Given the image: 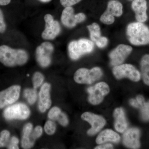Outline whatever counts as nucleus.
<instances>
[{
    "label": "nucleus",
    "mask_w": 149,
    "mask_h": 149,
    "mask_svg": "<svg viewBox=\"0 0 149 149\" xmlns=\"http://www.w3.org/2000/svg\"><path fill=\"white\" fill-rule=\"evenodd\" d=\"M28 59V54L24 50L13 49L6 45L0 46V62L5 66L23 65Z\"/></svg>",
    "instance_id": "f257e3e1"
},
{
    "label": "nucleus",
    "mask_w": 149,
    "mask_h": 149,
    "mask_svg": "<svg viewBox=\"0 0 149 149\" xmlns=\"http://www.w3.org/2000/svg\"><path fill=\"white\" fill-rule=\"evenodd\" d=\"M126 35L130 44L134 46L149 44V28L143 22H132L126 28Z\"/></svg>",
    "instance_id": "f03ea898"
},
{
    "label": "nucleus",
    "mask_w": 149,
    "mask_h": 149,
    "mask_svg": "<svg viewBox=\"0 0 149 149\" xmlns=\"http://www.w3.org/2000/svg\"><path fill=\"white\" fill-rule=\"evenodd\" d=\"M95 45L93 41L85 38L71 41L68 46L70 57L73 60H76L86 54L91 53Z\"/></svg>",
    "instance_id": "7ed1b4c3"
},
{
    "label": "nucleus",
    "mask_w": 149,
    "mask_h": 149,
    "mask_svg": "<svg viewBox=\"0 0 149 149\" xmlns=\"http://www.w3.org/2000/svg\"><path fill=\"white\" fill-rule=\"evenodd\" d=\"M102 74V69L97 67L90 70L80 68L74 73V79L78 84H91L99 80Z\"/></svg>",
    "instance_id": "20e7f679"
},
{
    "label": "nucleus",
    "mask_w": 149,
    "mask_h": 149,
    "mask_svg": "<svg viewBox=\"0 0 149 149\" xmlns=\"http://www.w3.org/2000/svg\"><path fill=\"white\" fill-rule=\"evenodd\" d=\"M113 73L118 80L127 77L134 82H138L141 78V74L135 67L130 64H121L113 67Z\"/></svg>",
    "instance_id": "39448f33"
},
{
    "label": "nucleus",
    "mask_w": 149,
    "mask_h": 149,
    "mask_svg": "<svg viewBox=\"0 0 149 149\" xmlns=\"http://www.w3.org/2000/svg\"><path fill=\"white\" fill-rule=\"evenodd\" d=\"M89 93L88 101L94 105L99 104L103 100L105 96L110 92L109 86L105 82H100L87 89Z\"/></svg>",
    "instance_id": "423d86ee"
},
{
    "label": "nucleus",
    "mask_w": 149,
    "mask_h": 149,
    "mask_svg": "<svg viewBox=\"0 0 149 149\" xmlns=\"http://www.w3.org/2000/svg\"><path fill=\"white\" fill-rule=\"evenodd\" d=\"M30 113V110L27 105L24 104L17 103L6 108L3 112V116L7 120H24L29 117Z\"/></svg>",
    "instance_id": "0eeeda50"
},
{
    "label": "nucleus",
    "mask_w": 149,
    "mask_h": 149,
    "mask_svg": "<svg viewBox=\"0 0 149 149\" xmlns=\"http://www.w3.org/2000/svg\"><path fill=\"white\" fill-rule=\"evenodd\" d=\"M54 49L52 44L48 42H44L37 47L36 50V57L41 66L47 67L50 64Z\"/></svg>",
    "instance_id": "6e6552de"
},
{
    "label": "nucleus",
    "mask_w": 149,
    "mask_h": 149,
    "mask_svg": "<svg viewBox=\"0 0 149 149\" xmlns=\"http://www.w3.org/2000/svg\"><path fill=\"white\" fill-rule=\"evenodd\" d=\"M133 51V48L128 45L120 44L110 52L109 57L110 64L115 66L122 64Z\"/></svg>",
    "instance_id": "1a4fd4ad"
},
{
    "label": "nucleus",
    "mask_w": 149,
    "mask_h": 149,
    "mask_svg": "<svg viewBox=\"0 0 149 149\" xmlns=\"http://www.w3.org/2000/svg\"><path fill=\"white\" fill-rule=\"evenodd\" d=\"M81 118L91 124L92 127L87 132L90 136H94L100 132L106 123L105 119L102 116L89 112L83 113Z\"/></svg>",
    "instance_id": "9d476101"
},
{
    "label": "nucleus",
    "mask_w": 149,
    "mask_h": 149,
    "mask_svg": "<svg viewBox=\"0 0 149 149\" xmlns=\"http://www.w3.org/2000/svg\"><path fill=\"white\" fill-rule=\"evenodd\" d=\"M45 28L42 33V37L45 40H52L59 35L61 30L58 22L54 20L51 14L45 16Z\"/></svg>",
    "instance_id": "9b49d317"
},
{
    "label": "nucleus",
    "mask_w": 149,
    "mask_h": 149,
    "mask_svg": "<svg viewBox=\"0 0 149 149\" xmlns=\"http://www.w3.org/2000/svg\"><path fill=\"white\" fill-rule=\"evenodd\" d=\"M21 87L13 85L0 92V109L15 102L19 97Z\"/></svg>",
    "instance_id": "f8f14e48"
},
{
    "label": "nucleus",
    "mask_w": 149,
    "mask_h": 149,
    "mask_svg": "<svg viewBox=\"0 0 149 149\" xmlns=\"http://www.w3.org/2000/svg\"><path fill=\"white\" fill-rule=\"evenodd\" d=\"M123 136V144L130 149H139L140 147V131L137 128H130L125 131Z\"/></svg>",
    "instance_id": "ddd939ff"
},
{
    "label": "nucleus",
    "mask_w": 149,
    "mask_h": 149,
    "mask_svg": "<svg viewBox=\"0 0 149 149\" xmlns=\"http://www.w3.org/2000/svg\"><path fill=\"white\" fill-rule=\"evenodd\" d=\"M50 84L45 83L40 89L38 107L40 111L42 112H44L49 109L52 105V100L50 95Z\"/></svg>",
    "instance_id": "4468645a"
},
{
    "label": "nucleus",
    "mask_w": 149,
    "mask_h": 149,
    "mask_svg": "<svg viewBox=\"0 0 149 149\" xmlns=\"http://www.w3.org/2000/svg\"><path fill=\"white\" fill-rule=\"evenodd\" d=\"M131 7L135 13L137 21L144 22L148 19L147 3L146 0H133Z\"/></svg>",
    "instance_id": "2eb2a0df"
},
{
    "label": "nucleus",
    "mask_w": 149,
    "mask_h": 149,
    "mask_svg": "<svg viewBox=\"0 0 149 149\" xmlns=\"http://www.w3.org/2000/svg\"><path fill=\"white\" fill-rule=\"evenodd\" d=\"M113 116L116 130L120 133H124L128 127L124 110L121 108L116 109L113 112Z\"/></svg>",
    "instance_id": "dca6fc26"
},
{
    "label": "nucleus",
    "mask_w": 149,
    "mask_h": 149,
    "mask_svg": "<svg viewBox=\"0 0 149 149\" xmlns=\"http://www.w3.org/2000/svg\"><path fill=\"white\" fill-rule=\"evenodd\" d=\"M61 21L62 24L68 28H73L76 26L77 23L73 8L67 7L64 9L62 13Z\"/></svg>",
    "instance_id": "f3484780"
},
{
    "label": "nucleus",
    "mask_w": 149,
    "mask_h": 149,
    "mask_svg": "<svg viewBox=\"0 0 149 149\" xmlns=\"http://www.w3.org/2000/svg\"><path fill=\"white\" fill-rule=\"evenodd\" d=\"M120 140V136L116 132L111 129H106L100 133L96 139V142L98 144L108 142L117 143Z\"/></svg>",
    "instance_id": "a211bd4d"
},
{
    "label": "nucleus",
    "mask_w": 149,
    "mask_h": 149,
    "mask_svg": "<svg viewBox=\"0 0 149 149\" xmlns=\"http://www.w3.org/2000/svg\"><path fill=\"white\" fill-rule=\"evenodd\" d=\"M32 129L33 126L31 123H27L23 128L21 146L24 149L31 148L35 143V140L32 137Z\"/></svg>",
    "instance_id": "6ab92c4d"
},
{
    "label": "nucleus",
    "mask_w": 149,
    "mask_h": 149,
    "mask_svg": "<svg viewBox=\"0 0 149 149\" xmlns=\"http://www.w3.org/2000/svg\"><path fill=\"white\" fill-rule=\"evenodd\" d=\"M122 3L117 0H110L108 3L105 12L113 17H119L123 13Z\"/></svg>",
    "instance_id": "aec40b11"
},
{
    "label": "nucleus",
    "mask_w": 149,
    "mask_h": 149,
    "mask_svg": "<svg viewBox=\"0 0 149 149\" xmlns=\"http://www.w3.org/2000/svg\"><path fill=\"white\" fill-rule=\"evenodd\" d=\"M141 75L144 83L149 86V55L146 54L141 62Z\"/></svg>",
    "instance_id": "412c9836"
},
{
    "label": "nucleus",
    "mask_w": 149,
    "mask_h": 149,
    "mask_svg": "<svg viewBox=\"0 0 149 149\" xmlns=\"http://www.w3.org/2000/svg\"><path fill=\"white\" fill-rule=\"evenodd\" d=\"M87 27L90 32L91 40L95 43L102 37L100 25L97 23L94 22L91 25H88Z\"/></svg>",
    "instance_id": "4be33fe9"
},
{
    "label": "nucleus",
    "mask_w": 149,
    "mask_h": 149,
    "mask_svg": "<svg viewBox=\"0 0 149 149\" xmlns=\"http://www.w3.org/2000/svg\"><path fill=\"white\" fill-rule=\"evenodd\" d=\"M24 97L27 99V101L30 104H33L37 99V91L35 89H26L24 91Z\"/></svg>",
    "instance_id": "5701e85b"
},
{
    "label": "nucleus",
    "mask_w": 149,
    "mask_h": 149,
    "mask_svg": "<svg viewBox=\"0 0 149 149\" xmlns=\"http://www.w3.org/2000/svg\"><path fill=\"white\" fill-rule=\"evenodd\" d=\"M142 119L145 121H149V101L145 102L139 107Z\"/></svg>",
    "instance_id": "b1692460"
},
{
    "label": "nucleus",
    "mask_w": 149,
    "mask_h": 149,
    "mask_svg": "<svg viewBox=\"0 0 149 149\" xmlns=\"http://www.w3.org/2000/svg\"><path fill=\"white\" fill-rule=\"evenodd\" d=\"M45 77L44 75L41 72H37L34 73L32 78V82H33L34 88L36 89L40 87L42 85L44 81Z\"/></svg>",
    "instance_id": "393cba45"
},
{
    "label": "nucleus",
    "mask_w": 149,
    "mask_h": 149,
    "mask_svg": "<svg viewBox=\"0 0 149 149\" xmlns=\"http://www.w3.org/2000/svg\"><path fill=\"white\" fill-rule=\"evenodd\" d=\"M10 133L7 130H3L0 133V148L6 146L8 142Z\"/></svg>",
    "instance_id": "a878e982"
},
{
    "label": "nucleus",
    "mask_w": 149,
    "mask_h": 149,
    "mask_svg": "<svg viewBox=\"0 0 149 149\" xmlns=\"http://www.w3.org/2000/svg\"><path fill=\"white\" fill-rule=\"evenodd\" d=\"M100 20L102 23L109 25L114 23L115 17L105 11L101 16Z\"/></svg>",
    "instance_id": "bb28decb"
},
{
    "label": "nucleus",
    "mask_w": 149,
    "mask_h": 149,
    "mask_svg": "<svg viewBox=\"0 0 149 149\" xmlns=\"http://www.w3.org/2000/svg\"><path fill=\"white\" fill-rule=\"evenodd\" d=\"M44 128L45 131L48 135H52L55 132L56 125L53 121L48 120L45 124Z\"/></svg>",
    "instance_id": "cd10ccee"
},
{
    "label": "nucleus",
    "mask_w": 149,
    "mask_h": 149,
    "mask_svg": "<svg viewBox=\"0 0 149 149\" xmlns=\"http://www.w3.org/2000/svg\"><path fill=\"white\" fill-rule=\"evenodd\" d=\"M61 109L58 107H54L49 111L48 117L52 120H56L57 118L61 113Z\"/></svg>",
    "instance_id": "c85d7f7f"
},
{
    "label": "nucleus",
    "mask_w": 149,
    "mask_h": 149,
    "mask_svg": "<svg viewBox=\"0 0 149 149\" xmlns=\"http://www.w3.org/2000/svg\"><path fill=\"white\" fill-rule=\"evenodd\" d=\"M57 120H58L59 123L61 125L63 126H66L68 125V118L67 116L64 113L61 112L60 115L59 116L58 118H57Z\"/></svg>",
    "instance_id": "c756f323"
},
{
    "label": "nucleus",
    "mask_w": 149,
    "mask_h": 149,
    "mask_svg": "<svg viewBox=\"0 0 149 149\" xmlns=\"http://www.w3.org/2000/svg\"><path fill=\"white\" fill-rule=\"evenodd\" d=\"M82 0H60V3L65 8L72 7L81 1Z\"/></svg>",
    "instance_id": "7c9ffc66"
},
{
    "label": "nucleus",
    "mask_w": 149,
    "mask_h": 149,
    "mask_svg": "<svg viewBox=\"0 0 149 149\" xmlns=\"http://www.w3.org/2000/svg\"><path fill=\"white\" fill-rule=\"evenodd\" d=\"M6 29V25L2 10L0 9V33H4Z\"/></svg>",
    "instance_id": "2f4dec72"
},
{
    "label": "nucleus",
    "mask_w": 149,
    "mask_h": 149,
    "mask_svg": "<svg viewBox=\"0 0 149 149\" xmlns=\"http://www.w3.org/2000/svg\"><path fill=\"white\" fill-rule=\"evenodd\" d=\"M19 140L16 137H13L11 139L10 143L9 144L8 148L10 149H18L19 148L18 146Z\"/></svg>",
    "instance_id": "473e14b6"
},
{
    "label": "nucleus",
    "mask_w": 149,
    "mask_h": 149,
    "mask_svg": "<svg viewBox=\"0 0 149 149\" xmlns=\"http://www.w3.org/2000/svg\"><path fill=\"white\" fill-rule=\"evenodd\" d=\"M108 43V40L107 38L106 37L102 36L100 39L95 44L99 48H104L106 47Z\"/></svg>",
    "instance_id": "72a5a7b5"
},
{
    "label": "nucleus",
    "mask_w": 149,
    "mask_h": 149,
    "mask_svg": "<svg viewBox=\"0 0 149 149\" xmlns=\"http://www.w3.org/2000/svg\"><path fill=\"white\" fill-rule=\"evenodd\" d=\"M43 129L40 126H37L35 127L34 131L32 132V135L33 139L36 140V139L40 138L42 134Z\"/></svg>",
    "instance_id": "f704fd0d"
},
{
    "label": "nucleus",
    "mask_w": 149,
    "mask_h": 149,
    "mask_svg": "<svg viewBox=\"0 0 149 149\" xmlns=\"http://www.w3.org/2000/svg\"><path fill=\"white\" fill-rule=\"evenodd\" d=\"M75 15H76V20L77 23L83 22L86 19V16L84 13H80Z\"/></svg>",
    "instance_id": "c9c22d12"
},
{
    "label": "nucleus",
    "mask_w": 149,
    "mask_h": 149,
    "mask_svg": "<svg viewBox=\"0 0 149 149\" xmlns=\"http://www.w3.org/2000/svg\"><path fill=\"white\" fill-rule=\"evenodd\" d=\"M113 146L109 143L103 144L97 146L95 148V149H113Z\"/></svg>",
    "instance_id": "e433bc0d"
},
{
    "label": "nucleus",
    "mask_w": 149,
    "mask_h": 149,
    "mask_svg": "<svg viewBox=\"0 0 149 149\" xmlns=\"http://www.w3.org/2000/svg\"><path fill=\"white\" fill-rule=\"evenodd\" d=\"M136 100L139 104V107H140L141 104H142L146 102L145 101V98H144V97L143 96L141 95H139L137 96L136 98Z\"/></svg>",
    "instance_id": "4c0bfd02"
},
{
    "label": "nucleus",
    "mask_w": 149,
    "mask_h": 149,
    "mask_svg": "<svg viewBox=\"0 0 149 149\" xmlns=\"http://www.w3.org/2000/svg\"><path fill=\"white\" fill-rule=\"evenodd\" d=\"M129 102H130V104L132 106L136 108H139V104L138 103L137 101L136 100V99H131V100H130Z\"/></svg>",
    "instance_id": "58836bf2"
},
{
    "label": "nucleus",
    "mask_w": 149,
    "mask_h": 149,
    "mask_svg": "<svg viewBox=\"0 0 149 149\" xmlns=\"http://www.w3.org/2000/svg\"><path fill=\"white\" fill-rule=\"evenodd\" d=\"M11 0H0V6H5L8 5Z\"/></svg>",
    "instance_id": "ea45409f"
},
{
    "label": "nucleus",
    "mask_w": 149,
    "mask_h": 149,
    "mask_svg": "<svg viewBox=\"0 0 149 149\" xmlns=\"http://www.w3.org/2000/svg\"><path fill=\"white\" fill-rule=\"evenodd\" d=\"M38 1H40L42 2L46 3L49 2L52 0H38Z\"/></svg>",
    "instance_id": "a19ab883"
},
{
    "label": "nucleus",
    "mask_w": 149,
    "mask_h": 149,
    "mask_svg": "<svg viewBox=\"0 0 149 149\" xmlns=\"http://www.w3.org/2000/svg\"><path fill=\"white\" fill-rule=\"evenodd\" d=\"M29 74H27V76H29Z\"/></svg>",
    "instance_id": "79ce46f5"
},
{
    "label": "nucleus",
    "mask_w": 149,
    "mask_h": 149,
    "mask_svg": "<svg viewBox=\"0 0 149 149\" xmlns=\"http://www.w3.org/2000/svg\"><path fill=\"white\" fill-rule=\"evenodd\" d=\"M129 1H133V0H129Z\"/></svg>",
    "instance_id": "37998d69"
}]
</instances>
